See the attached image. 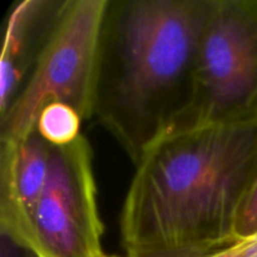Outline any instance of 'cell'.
<instances>
[{"mask_svg": "<svg viewBox=\"0 0 257 257\" xmlns=\"http://www.w3.org/2000/svg\"><path fill=\"white\" fill-rule=\"evenodd\" d=\"M67 0H23L5 22L0 58V114L29 78Z\"/></svg>", "mask_w": 257, "mask_h": 257, "instance_id": "52a82bcc", "label": "cell"}, {"mask_svg": "<svg viewBox=\"0 0 257 257\" xmlns=\"http://www.w3.org/2000/svg\"><path fill=\"white\" fill-rule=\"evenodd\" d=\"M255 235H257V180L243 203L236 227L238 241L246 240Z\"/></svg>", "mask_w": 257, "mask_h": 257, "instance_id": "9c48e42d", "label": "cell"}, {"mask_svg": "<svg viewBox=\"0 0 257 257\" xmlns=\"http://www.w3.org/2000/svg\"><path fill=\"white\" fill-rule=\"evenodd\" d=\"M82 117L74 108L55 102L48 104L40 113L37 131L52 146H67L82 135Z\"/></svg>", "mask_w": 257, "mask_h": 257, "instance_id": "ba28073f", "label": "cell"}, {"mask_svg": "<svg viewBox=\"0 0 257 257\" xmlns=\"http://www.w3.org/2000/svg\"><path fill=\"white\" fill-rule=\"evenodd\" d=\"M119 218L128 257H205L238 241L257 180V122L161 138L136 165Z\"/></svg>", "mask_w": 257, "mask_h": 257, "instance_id": "6da1fadb", "label": "cell"}, {"mask_svg": "<svg viewBox=\"0 0 257 257\" xmlns=\"http://www.w3.org/2000/svg\"><path fill=\"white\" fill-rule=\"evenodd\" d=\"M104 257H118V256H107V255H105Z\"/></svg>", "mask_w": 257, "mask_h": 257, "instance_id": "8fae6325", "label": "cell"}, {"mask_svg": "<svg viewBox=\"0 0 257 257\" xmlns=\"http://www.w3.org/2000/svg\"><path fill=\"white\" fill-rule=\"evenodd\" d=\"M255 122L257 0H216L198 50L192 103L168 135Z\"/></svg>", "mask_w": 257, "mask_h": 257, "instance_id": "277c9868", "label": "cell"}, {"mask_svg": "<svg viewBox=\"0 0 257 257\" xmlns=\"http://www.w3.org/2000/svg\"><path fill=\"white\" fill-rule=\"evenodd\" d=\"M109 0H67L29 78L0 114V141L18 142L37 130L50 103L94 115L102 25Z\"/></svg>", "mask_w": 257, "mask_h": 257, "instance_id": "3957f363", "label": "cell"}, {"mask_svg": "<svg viewBox=\"0 0 257 257\" xmlns=\"http://www.w3.org/2000/svg\"><path fill=\"white\" fill-rule=\"evenodd\" d=\"M93 152L83 135L52 146L49 175L33 220L37 257H104Z\"/></svg>", "mask_w": 257, "mask_h": 257, "instance_id": "5b68a950", "label": "cell"}, {"mask_svg": "<svg viewBox=\"0 0 257 257\" xmlns=\"http://www.w3.org/2000/svg\"><path fill=\"white\" fill-rule=\"evenodd\" d=\"M205 257H257V235L246 240H240L235 245L210 253Z\"/></svg>", "mask_w": 257, "mask_h": 257, "instance_id": "30bf717a", "label": "cell"}, {"mask_svg": "<svg viewBox=\"0 0 257 257\" xmlns=\"http://www.w3.org/2000/svg\"><path fill=\"white\" fill-rule=\"evenodd\" d=\"M52 145L37 130L18 142L0 141V228L33 250V220L47 185Z\"/></svg>", "mask_w": 257, "mask_h": 257, "instance_id": "8992f818", "label": "cell"}, {"mask_svg": "<svg viewBox=\"0 0 257 257\" xmlns=\"http://www.w3.org/2000/svg\"><path fill=\"white\" fill-rule=\"evenodd\" d=\"M216 0H109L94 115L135 165L172 131L195 94L203 32Z\"/></svg>", "mask_w": 257, "mask_h": 257, "instance_id": "7a4b0ae2", "label": "cell"}]
</instances>
